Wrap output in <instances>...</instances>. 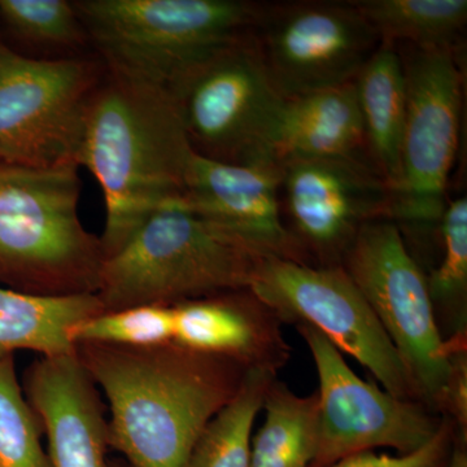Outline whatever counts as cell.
<instances>
[{
    "label": "cell",
    "mask_w": 467,
    "mask_h": 467,
    "mask_svg": "<svg viewBox=\"0 0 467 467\" xmlns=\"http://www.w3.org/2000/svg\"><path fill=\"white\" fill-rule=\"evenodd\" d=\"M343 267L400 356L418 400L441 414L453 373V344L442 339L427 279L392 220L359 227Z\"/></svg>",
    "instance_id": "cell-6"
},
{
    "label": "cell",
    "mask_w": 467,
    "mask_h": 467,
    "mask_svg": "<svg viewBox=\"0 0 467 467\" xmlns=\"http://www.w3.org/2000/svg\"><path fill=\"white\" fill-rule=\"evenodd\" d=\"M281 162L282 192L304 247L343 256L364 223L392 220L389 184L358 156Z\"/></svg>",
    "instance_id": "cell-13"
},
{
    "label": "cell",
    "mask_w": 467,
    "mask_h": 467,
    "mask_svg": "<svg viewBox=\"0 0 467 467\" xmlns=\"http://www.w3.org/2000/svg\"><path fill=\"white\" fill-rule=\"evenodd\" d=\"M24 389L47 436L51 467H109V422L77 352L41 356L27 368Z\"/></svg>",
    "instance_id": "cell-15"
},
{
    "label": "cell",
    "mask_w": 467,
    "mask_h": 467,
    "mask_svg": "<svg viewBox=\"0 0 467 467\" xmlns=\"http://www.w3.org/2000/svg\"><path fill=\"white\" fill-rule=\"evenodd\" d=\"M0 38L36 60L90 57V39L69 0H0Z\"/></svg>",
    "instance_id": "cell-20"
},
{
    "label": "cell",
    "mask_w": 467,
    "mask_h": 467,
    "mask_svg": "<svg viewBox=\"0 0 467 467\" xmlns=\"http://www.w3.org/2000/svg\"><path fill=\"white\" fill-rule=\"evenodd\" d=\"M269 254L184 205L159 209L101 264L104 312L250 290Z\"/></svg>",
    "instance_id": "cell-3"
},
{
    "label": "cell",
    "mask_w": 467,
    "mask_h": 467,
    "mask_svg": "<svg viewBox=\"0 0 467 467\" xmlns=\"http://www.w3.org/2000/svg\"><path fill=\"white\" fill-rule=\"evenodd\" d=\"M92 54L110 73L171 88L252 33L264 5L245 0H76Z\"/></svg>",
    "instance_id": "cell-5"
},
{
    "label": "cell",
    "mask_w": 467,
    "mask_h": 467,
    "mask_svg": "<svg viewBox=\"0 0 467 467\" xmlns=\"http://www.w3.org/2000/svg\"><path fill=\"white\" fill-rule=\"evenodd\" d=\"M173 342L278 373L290 358L281 319L250 290L174 304Z\"/></svg>",
    "instance_id": "cell-16"
},
{
    "label": "cell",
    "mask_w": 467,
    "mask_h": 467,
    "mask_svg": "<svg viewBox=\"0 0 467 467\" xmlns=\"http://www.w3.org/2000/svg\"><path fill=\"white\" fill-rule=\"evenodd\" d=\"M173 308L162 304L101 312L69 330L70 342L146 348L173 342Z\"/></svg>",
    "instance_id": "cell-24"
},
{
    "label": "cell",
    "mask_w": 467,
    "mask_h": 467,
    "mask_svg": "<svg viewBox=\"0 0 467 467\" xmlns=\"http://www.w3.org/2000/svg\"><path fill=\"white\" fill-rule=\"evenodd\" d=\"M459 441H461L456 425L448 418L442 417L441 425L434 438L413 453L389 456L378 454L376 451H365L347 457L328 467H450Z\"/></svg>",
    "instance_id": "cell-27"
},
{
    "label": "cell",
    "mask_w": 467,
    "mask_h": 467,
    "mask_svg": "<svg viewBox=\"0 0 467 467\" xmlns=\"http://www.w3.org/2000/svg\"><path fill=\"white\" fill-rule=\"evenodd\" d=\"M450 467H467L466 444H463V442H457Z\"/></svg>",
    "instance_id": "cell-28"
},
{
    "label": "cell",
    "mask_w": 467,
    "mask_h": 467,
    "mask_svg": "<svg viewBox=\"0 0 467 467\" xmlns=\"http://www.w3.org/2000/svg\"><path fill=\"white\" fill-rule=\"evenodd\" d=\"M402 66L407 116L392 218L432 225L447 205L445 192L459 147L462 72L453 48L411 47Z\"/></svg>",
    "instance_id": "cell-11"
},
{
    "label": "cell",
    "mask_w": 467,
    "mask_h": 467,
    "mask_svg": "<svg viewBox=\"0 0 467 467\" xmlns=\"http://www.w3.org/2000/svg\"><path fill=\"white\" fill-rule=\"evenodd\" d=\"M296 328L312 353L319 382L317 447L310 467H328L377 448L413 453L434 438L442 417L422 402L401 400L365 382L319 331L306 325Z\"/></svg>",
    "instance_id": "cell-10"
},
{
    "label": "cell",
    "mask_w": 467,
    "mask_h": 467,
    "mask_svg": "<svg viewBox=\"0 0 467 467\" xmlns=\"http://www.w3.org/2000/svg\"><path fill=\"white\" fill-rule=\"evenodd\" d=\"M442 259L427 279L432 306L453 309L465 317L467 291V201L447 202L441 221Z\"/></svg>",
    "instance_id": "cell-26"
},
{
    "label": "cell",
    "mask_w": 467,
    "mask_h": 467,
    "mask_svg": "<svg viewBox=\"0 0 467 467\" xmlns=\"http://www.w3.org/2000/svg\"><path fill=\"white\" fill-rule=\"evenodd\" d=\"M380 43L416 48H453L466 26V0H361L352 2Z\"/></svg>",
    "instance_id": "cell-23"
},
{
    "label": "cell",
    "mask_w": 467,
    "mask_h": 467,
    "mask_svg": "<svg viewBox=\"0 0 467 467\" xmlns=\"http://www.w3.org/2000/svg\"><path fill=\"white\" fill-rule=\"evenodd\" d=\"M76 352L109 400V445L129 467H187L202 430L247 370L174 342L146 348L78 344Z\"/></svg>",
    "instance_id": "cell-1"
},
{
    "label": "cell",
    "mask_w": 467,
    "mask_h": 467,
    "mask_svg": "<svg viewBox=\"0 0 467 467\" xmlns=\"http://www.w3.org/2000/svg\"><path fill=\"white\" fill-rule=\"evenodd\" d=\"M365 143L355 84L285 99L275 142L279 161L352 158Z\"/></svg>",
    "instance_id": "cell-17"
},
{
    "label": "cell",
    "mask_w": 467,
    "mask_h": 467,
    "mask_svg": "<svg viewBox=\"0 0 467 467\" xmlns=\"http://www.w3.org/2000/svg\"><path fill=\"white\" fill-rule=\"evenodd\" d=\"M254 38L285 99L353 82L380 45L352 2L264 5Z\"/></svg>",
    "instance_id": "cell-12"
},
{
    "label": "cell",
    "mask_w": 467,
    "mask_h": 467,
    "mask_svg": "<svg viewBox=\"0 0 467 467\" xmlns=\"http://www.w3.org/2000/svg\"><path fill=\"white\" fill-rule=\"evenodd\" d=\"M265 420L252 438L250 467H310L317 447V393L300 396L275 380Z\"/></svg>",
    "instance_id": "cell-21"
},
{
    "label": "cell",
    "mask_w": 467,
    "mask_h": 467,
    "mask_svg": "<svg viewBox=\"0 0 467 467\" xmlns=\"http://www.w3.org/2000/svg\"><path fill=\"white\" fill-rule=\"evenodd\" d=\"M250 291L281 322L310 326L335 348L358 359L384 391L420 401L398 350L342 265L266 257Z\"/></svg>",
    "instance_id": "cell-9"
},
{
    "label": "cell",
    "mask_w": 467,
    "mask_h": 467,
    "mask_svg": "<svg viewBox=\"0 0 467 467\" xmlns=\"http://www.w3.org/2000/svg\"><path fill=\"white\" fill-rule=\"evenodd\" d=\"M104 312L97 294L42 296L0 285V361L17 350L43 358L76 352L69 330Z\"/></svg>",
    "instance_id": "cell-19"
},
{
    "label": "cell",
    "mask_w": 467,
    "mask_h": 467,
    "mask_svg": "<svg viewBox=\"0 0 467 467\" xmlns=\"http://www.w3.org/2000/svg\"><path fill=\"white\" fill-rule=\"evenodd\" d=\"M109 467H129L126 463L121 462V461H112V462L109 463Z\"/></svg>",
    "instance_id": "cell-29"
},
{
    "label": "cell",
    "mask_w": 467,
    "mask_h": 467,
    "mask_svg": "<svg viewBox=\"0 0 467 467\" xmlns=\"http://www.w3.org/2000/svg\"><path fill=\"white\" fill-rule=\"evenodd\" d=\"M169 91L196 155L225 164L278 160L275 142L285 99L267 73L254 30L193 67Z\"/></svg>",
    "instance_id": "cell-7"
},
{
    "label": "cell",
    "mask_w": 467,
    "mask_h": 467,
    "mask_svg": "<svg viewBox=\"0 0 467 467\" xmlns=\"http://www.w3.org/2000/svg\"><path fill=\"white\" fill-rule=\"evenodd\" d=\"M42 427L18 383L14 358L0 361V467H51Z\"/></svg>",
    "instance_id": "cell-25"
},
{
    "label": "cell",
    "mask_w": 467,
    "mask_h": 467,
    "mask_svg": "<svg viewBox=\"0 0 467 467\" xmlns=\"http://www.w3.org/2000/svg\"><path fill=\"white\" fill-rule=\"evenodd\" d=\"M106 67L95 55L36 60L0 38V159L79 169L86 115Z\"/></svg>",
    "instance_id": "cell-8"
},
{
    "label": "cell",
    "mask_w": 467,
    "mask_h": 467,
    "mask_svg": "<svg viewBox=\"0 0 467 467\" xmlns=\"http://www.w3.org/2000/svg\"><path fill=\"white\" fill-rule=\"evenodd\" d=\"M275 379L273 371L247 368L232 400L202 430L187 467H250L252 431Z\"/></svg>",
    "instance_id": "cell-22"
},
{
    "label": "cell",
    "mask_w": 467,
    "mask_h": 467,
    "mask_svg": "<svg viewBox=\"0 0 467 467\" xmlns=\"http://www.w3.org/2000/svg\"><path fill=\"white\" fill-rule=\"evenodd\" d=\"M193 155L171 91L106 69L88 106L78 158L103 192L104 259L150 214L183 205Z\"/></svg>",
    "instance_id": "cell-2"
},
{
    "label": "cell",
    "mask_w": 467,
    "mask_h": 467,
    "mask_svg": "<svg viewBox=\"0 0 467 467\" xmlns=\"http://www.w3.org/2000/svg\"><path fill=\"white\" fill-rule=\"evenodd\" d=\"M353 84L364 124L365 142L376 160L377 171L393 195L400 183L401 144L407 116V84L400 55L393 50L392 45L380 43Z\"/></svg>",
    "instance_id": "cell-18"
},
{
    "label": "cell",
    "mask_w": 467,
    "mask_h": 467,
    "mask_svg": "<svg viewBox=\"0 0 467 467\" xmlns=\"http://www.w3.org/2000/svg\"><path fill=\"white\" fill-rule=\"evenodd\" d=\"M282 162L225 164L193 155L183 205L270 256L306 263V248L282 220Z\"/></svg>",
    "instance_id": "cell-14"
},
{
    "label": "cell",
    "mask_w": 467,
    "mask_h": 467,
    "mask_svg": "<svg viewBox=\"0 0 467 467\" xmlns=\"http://www.w3.org/2000/svg\"><path fill=\"white\" fill-rule=\"evenodd\" d=\"M78 169H34L0 159V285L42 295L97 294L100 236L79 217Z\"/></svg>",
    "instance_id": "cell-4"
}]
</instances>
